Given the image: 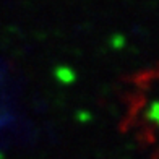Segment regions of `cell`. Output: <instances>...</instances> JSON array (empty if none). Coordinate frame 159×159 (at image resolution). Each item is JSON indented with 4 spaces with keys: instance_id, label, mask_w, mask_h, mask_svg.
<instances>
[{
    "instance_id": "obj_1",
    "label": "cell",
    "mask_w": 159,
    "mask_h": 159,
    "mask_svg": "<svg viewBox=\"0 0 159 159\" xmlns=\"http://www.w3.org/2000/svg\"><path fill=\"white\" fill-rule=\"evenodd\" d=\"M122 128L148 146L159 144V67L127 80Z\"/></svg>"
}]
</instances>
